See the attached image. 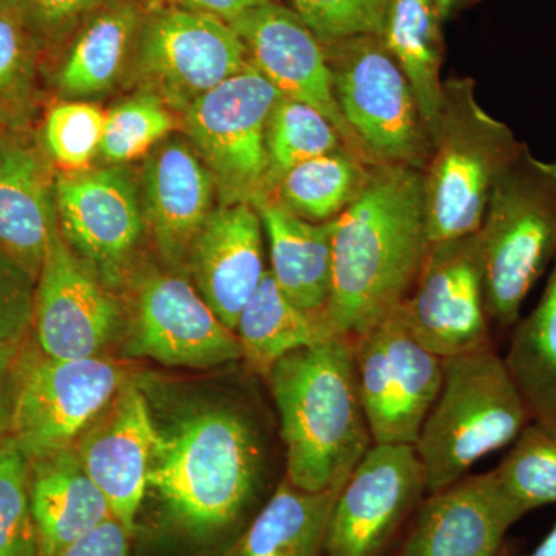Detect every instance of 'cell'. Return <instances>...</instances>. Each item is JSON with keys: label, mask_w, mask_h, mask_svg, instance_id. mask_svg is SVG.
<instances>
[{"label": "cell", "mask_w": 556, "mask_h": 556, "mask_svg": "<svg viewBox=\"0 0 556 556\" xmlns=\"http://www.w3.org/2000/svg\"><path fill=\"white\" fill-rule=\"evenodd\" d=\"M345 148L338 129L320 112L291 98H278L266 131L268 197L292 167Z\"/></svg>", "instance_id": "obj_31"}, {"label": "cell", "mask_w": 556, "mask_h": 556, "mask_svg": "<svg viewBox=\"0 0 556 556\" xmlns=\"http://www.w3.org/2000/svg\"><path fill=\"white\" fill-rule=\"evenodd\" d=\"M397 308L353 340L354 364L372 442L415 445L441 391L444 358L412 334Z\"/></svg>", "instance_id": "obj_10"}, {"label": "cell", "mask_w": 556, "mask_h": 556, "mask_svg": "<svg viewBox=\"0 0 556 556\" xmlns=\"http://www.w3.org/2000/svg\"><path fill=\"white\" fill-rule=\"evenodd\" d=\"M434 5H437V10L439 16H441L442 21L447 20V17L452 16L455 11L459 10L467 0H433Z\"/></svg>", "instance_id": "obj_44"}, {"label": "cell", "mask_w": 556, "mask_h": 556, "mask_svg": "<svg viewBox=\"0 0 556 556\" xmlns=\"http://www.w3.org/2000/svg\"><path fill=\"white\" fill-rule=\"evenodd\" d=\"M30 497L39 556L60 554L113 518L75 447L30 460Z\"/></svg>", "instance_id": "obj_23"}, {"label": "cell", "mask_w": 556, "mask_h": 556, "mask_svg": "<svg viewBox=\"0 0 556 556\" xmlns=\"http://www.w3.org/2000/svg\"><path fill=\"white\" fill-rule=\"evenodd\" d=\"M397 311L412 334L441 358L495 345L478 232L430 244L415 287Z\"/></svg>", "instance_id": "obj_13"}, {"label": "cell", "mask_w": 556, "mask_h": 556, "mask_svg": "<svg viewBox=\"0 0 556 556\" xmlns=\"http://www.w3.org/2000/svg\"><path fill=\"white\" fill-rule=\"evenodd\" d=\"M35 47L24 14L0 9V98L27 83Z\"/></svg>", "instance_id": "obj_39"}, {"label": "cell", "mask_w": 556, "mask_h": 556, "mask_svg": "<svg viewBox=\"0 0 556 556\" xmlns=\"http://www.w3.org/2000/svg\"><path fill=\"white\" fill-rule=\"evenodd\" d=\"M285 478L306 492L342 489L375 445L358 393L354 343L331 338L294 351L268 376Z\"/></svg>", "instance_id": "obj_3"}, {"label": "cell", "mask_w": 556, "mask_h": 556, "mask_svg": "<svg viewBox=\"0 0 556 556\" xmlns=\"http://www.w3.org/2000/svg\"><path fill=\"white\" fill-rule=\"evenodd\" d=\"M215 195L214 177L192 142L166 138L149 153L142 175V212L167 265H186L190 247L214 212Z\"/></svg>", "instance_id": "obj_20"}, {"label": "cell", "mask_w": 556, "mask_h": 556, "mask_svg": "<svg viewBox=\"0 0 556 556\" xmlns=\"http://www.w3.org/2000/svg\"><path fill=\"white\" fill-rule=\"evenodd\" d=\"M174 127L170 109L152 91L141 90L105 113L100 156L108 166H124L152 152Z\"/></svg>", "instance_id": "obj_33"}, {"label": "cell", "mask_w": 556, "mask_h": 556, "mask_svg": "<svg viewBox=\"0 0 556 556\" xmlns=\"http://www.w3.org/2000/svg\"><path fill=\"white\" fill-rule=\"evenodd\" d=\"M263 233L254 204H222L207 218L186 260L197 291L232 331L266 274Z\"/></svg>", "instance_id": "obj_21"}, {"label": "cell", "mask_w": 556, "mask_h": 556, "mask_svg": "<svg viewBox=\"0 0 556 556\" xmlns=\"http://www.w3.org/2000/svg\"><path fill=\"white\" fill-rule=\"evenodd\" d=\"M525 142L477 100L471 78H448L422 175L428 243L477 233L496 179Z\"/></svg>", "instance_id": "obj_5"}, {"label": "cell", "mask_w": 556, "mask_h": 556, "mask_svg": "<svg viewBox=\"0 0 556 556\" xmlns=\"http://www.w3.org/2000/svg\"><path fill=\"white\" fill-rule=\"evenodd\" d=\"M254 206L269 241L270 276L299 308L325 320L331 294L332 222H308L274 197Z\"/></svg>", "instance_id": "obj_24"}, {"label": "cell", "mask_w": 556, "mask_h": 556, "mask_svg": "<svg viewBox=\"0 0 556 556\" xmlns=\"http://www.w3.org/2000/svg\"><path fill=\"white\" fill-rule=\"evenodd\" d=\"M324 46L340 112L369 163L422 172L431 152L430 127L379 35L346 36Z\"/></svg>", "instance_id": "obj_7"}, {"label": "cell", "mask_w": 556, "mask_h": 556, "mask_svg": "<svg viewBox=\"0 0 556 556\" xmlns=\"http://www.w3.org/2000/svg\"><path fill=\"white\" fill-rule=\"evenodd\" d=\"M130 378L124 364L105 354L47 356L30 336L14 365L11 437L28 460L75 447Z\"/></svg>", "instance_id": "obj_8"}, {"label": "cell", "mask_w": 556, "mask_h": 556, "mask_svg": "<svg viewBox=\"0 0 556 556\" xmlns=\"http://www.w3.org/2000/svg\"><path fill=\"white\" fill-rule=\"evenodd\" d=\"M521 556H556V525L552 527L551 532L538 543L533 551Z\"/></svg>", "instance_id": "obj_43"}, {"label": "cell", "mask_w": 556, "mask_h": 556, "mask_svg": "<svg viewBox=\"0 0 556 556\" xmlns=\"http://www.w3.org/2000/svg\"><path fill=\"white\" fill-rule=\"evenodd\" d=\"M131 60L142 90L178 112L249 65L247 47L228 22L177 7L144 16Z\"/></svg>", "instance_id": "obj_11"}, {"label": "cell", "mask_w": 556, "mask_h": 556, "mask_svg": "<svg viewBox=\"0 0 556 556\" xmlns=\"http://www.w3.org/2000/svg\"><path fill=\"white\" fill-rule=\"evenodd\" d=\"M426 495L415 445H372L336 497L324 556L396 555Z\"/></svg>", "instance_id": "obj_12"}, {"label": "cell", "mask_w": 556, "mask_h": 556, "mask_svg": "<svg viewBox=\"0 0 556 556\" xmlns=\"http://www.w3.org/2000/svg\"><path fill=\"white\" fill-rule=\"evenodd\" d=\"M163 2H166L167 7L208 14L229 24L247 11L274 0H163Z\"/></svg>", "instance_id": "obj_41"}, {"label": "cell", "mask_w": 556, "mask_h": 556, "mask_svg": "<svg viewBox=\"0 0 556 556\" xmlns=\"http://www.w3.org/2000/svg\"><path fill=\"white\" fill-rule=\"evenodd\" d=\"M159 431L149 490L167 525L197 544L239 540L266 503L268 448L257 417L217 402Z\"/></svg>", "instance_id": "obj_1"}, {"label": "cell", "mask_w": 556, "mask_h": 556, "mask_svg": "<svg viewBox=\"0 0 556 556\" xmlns=\"http://www.w3.org/2000/svg\"><path fill=\"white\" fill-rule=\"evenodd\" d=\"M340 490L306 492L283 477L229 556H324L329 517Z\"/></svg>", "instance_id": "obj_26"}, {"label": "cell", "mask_w": 556, "mask_h": 556, "mask_svg": "<svg viewBox=\"0 0 556 556\" xmlns=\"http://www.w3.org/2000/svg\"><path fill=\"white\" fill-rule=\"evenodd\" d=\"M108 2L109 0H28L24 20L36 42L53 47Z\"/></svg>", "instance_id": "obj_38"}, {"label": "cell", "mask_w": 556, "mask_h": 556, "mask_svg": "<svg viewBox=\"0 0 556 556\" xmlns=\"http://www.w3.org/2000/svg\"><path fill=\"white\" fill-rule=\"evenodd\" d=\"M20 348L0 350V439L11 434L14 408V365Z\"/></svg>", "instance_id": "obj_42"}, {"label": "cell", "mask_w": 556, "mask_h": 556, "mask_svg": "<svg viewBox=\"0 0 556 556\" xmlns=\"http://www.w3.org/2000/svg\"><path fill=\"white\" fill-rule=\"evenodd\" d=\"M525 515L495 468L467 475L424 496L394 556H496Z\"/></svg>", "instance_id": "obj_18"}, {"label": "cell", "mask_w": 556, "mask_h": 556, "mask_svg": "<svg viewBox=\"0 0 556 556\" xmlns=\"http://www.w3.org/2000/svg\"><path fill=\"white\" fill-rule=\"evenodd\" d=\"M142 20L131 0H109L87 17L54 75L62 97L86 101L109 93L134 58Z\"/></svg>", "instance_id": "obj_25"}, {"label": "cell", "mask_w": 556, "mask_h": 556, "mask_svg": "<svg viewBox=\"0 0 556 556\" xmlns=\"http://www.w3.org/2000/svg\"><path fill=\"white\" fill-rule=\"evenodd\" d=\"M124 354L193 369L243 358L236 331L208 308L188 278L177 274H153L139 285Z\"/></svg>", "instance_id": "obj_16"}, {"label": "cell", "mask_w": 556, "mask_h": 556, "mask_svg": "<svg viewBox=\"0 0 556 556\" xmlns=\"http://www.w3.org/2000/svg\"><path fill=\"white\" fill-rule=\"evenodd\" d=\"M104 124L105 112L93 102H58L43 121V150L64 172L89 169L100 155Z\"/></svg>", "instance_id": "obj_35"}, {"label": "cell", "mask_w": 556, "mask_h": 556, "mask_svg": "<svg viewBox=\"0 0 556 556\" xmlns=\"http://www.w3.org/2000/svg\"><path fill=\"white\" fill-rule=\"evenodd\" d=\"M533 417L496 345L444 358V379L415 448L427 493L470 475L517 441Z\"/></svg>", "instance_id": "obj_4"}, {"label": "cell", "mask_w": 556, "mask_h": 556, "mask_svg": "<svg viewBox=\"0 0 556 556\" xmlns=\"http://www.w3.org/2000/svg\"><path fill=\"white\" fill-rule=\"evenodd\" d=\"M441 16L433 0H387L379 38L407 76L431 134L441 108Z\"/></svg>", "instance_id": "obj_28"}, {"label": "cell", "mask_w": 556, "mask_h": 556, "mask_svg": "<svg viewBox=\"0 0 556 556\" xmlns=\"http://www.w3.org/2000/svg\"><path fill=\"white\" fill-rule=\"evenodd\" d=\"M28 0H0V9L17 11L24 14Z\"/></svg>", "instance_id": "obj_45"}, {"label": "cell", "mask_w": 556, "mask_h": 556, "mask_svg": "<svg viewBox=\"0 0 556 556\" xmlns=\"http://www.w3.org/2000/svg\"><path fill=\"white\" fill-rule=\"evenodd\" d=\"M504 362L533 420L556 422V260L535 309L515 325Z\"/></svg>", "instance_id": "obj_29"}, {"label": "cell", "mask_w": 556, "mask_h": 556, "mask_svg": "<svg viewBox=\"0 0 556 556\" xmlns=\"http://www.w3.org/2000/svg\"><path fill=\"white\" fill-rule=\"evenodd\" d=\"M36 280L0 251V350L20 348L31 336Z\"/></svg>", "instance_id": "obj_37"}, {"label": "cell", "mask_w": 556, "mask_h": 556, "mask_svg": "<svg viewBox=\"0 0 556 556\" xmlns=\"http://www.w3.org/2000/svg\"><path fill=\"white\" fill-rule=\"evenodd\" d=\"M0 556H39L30 460L11 434L0 439Z\"/></svg>", "instance_id": "obj_34"}, {"label": "cell", "mask_w": 556, "mask_h": 556, "mask_svg": "<svg viewBox=\"0 0 556 556\" xmlns=\"http://www.w3.org/2000/svg\"><path fill=\"white\" fill-rule=\"evenodd\" d=\"M58 229L54 181L30 142L0 139V251L38 280Z\"/></svg>", "instance_id": "obj_22"}, {"label": "cell", "mask_w": 556, "mask_h": 556, "mask_svg": "<svg viewBox=\"0 0 556 556\" xmlns=\"http://www.w3.org/2000/svg\"><path fill=\"white\" fill-rule=\"evenodd\" d=\"M490 321L510 328L556 260V161L522 144L496 179L478 230Z\"/></svg>", "instance_id": "obj_6"}, {"label": "cell", "mask_w": 556, "mask_h": 556, "mask_svg": "<svg viewBox=\"0 0 556 556\" xmlns=\"http://www.w3.org/2000/svg\"><path fill=\"white\" fill-rule=\"evenodd\" d=\"M62 239L51 237L36 280L31 339L47 356H102L123 328L118 300Z\"/></svg>", "instance_id": "obj_15"}, {"label": "cell", "mask_w": 556, "mask_h": 556, "mask_svg": "<svg viewBox=\"0 0 556 556\" xmlns=\"http://www.w3.org/2000/svg\"><path fill=\"white\" fill-rule=\"evenodd\" d=\"M495 470L526 514L556 503V422L532 420Z\"/></svg>", "instance_id": "obj_32"}, {"label": "cell", "mask_w": 556, "mask_h": 556, "mask_svg": "<svg viewBox=\"0 0 556 556\" xmlns=\"http://www.w3.org/2000/svg\"><path fill=\"white\" fill-rule=\"evenodd\" d=\"M130 538L115 518H109L89 535L53 556H130Z\"/></svg>", "instance_id": "obj_40"}, {"label": "cell", "mask_w": 556, "mask_h": 556, "mask_svg": "<svg viewBox=\"0 0 556 556\" xmlns=\"http://www.w3.org/2000/svg\"><path fill=\"white\" fill-rule=\"evenodd\" d=\"M159 433L148 397L130 378L75 444L80 463L108 500L113 518L130 536L149 490Z\"/></svg>", "instance_id": "obj_19"}, {"label": "cell", "mask_w": 556, "mask_h": 556, "mask_svg": "<svg viewBox=\"0 0 556 556\" xmlns=\"http://www.w3.org/2000/svg\"><path fill=\"white\" fill-rule=\"evenodd\" d=\"M243 361L266 378L280 358L334 338L324 318L299 308L266 270L236 327Z\"/></svg>", "instance_id": "obj_27"}, {"label": "cell", "mask_w": 556, "mask_h": 556, "mask_svg": "<svg viewBox=\"0 0 556 556\" xmlns=\"http://www.w3.org/2000/svg\"><path fill=\"white\" fill-rule=\"evenodd\" d=\"M280 93L254 65L189 105L185 130L214 177L222 204L268 197L266 131Z\"/></svg>", "instance_id": "obj_9"}, {"label": "cell", "mask_w": 556, "mask_h": 556, "mask_svg": "<svg viewBox=\"0 0 556 556\" xmlns=\"http://www.w3.org/2000/svg\"><path fill=\"white\" fill-rule=\"evenodd\" d=\"M229 25L247 47L249 62L281 97L316 109L338 129L345 148L371 164L340 112L324 42L298 11L268 2Z\"/></svg>", "instance_id": "obj_17"}, {"label": "cell", "mask_w": 556, "mask_h": 556, "mask_svg": "<svg viewBox=\"0 0 556 556\" xmlns=\"http://www.w3.org/2000/svg\"><path fill=\"white\" fill-rule=\"evenodd\" d=\"M292 9L321 42L346 36L379 35L387 0H291Z\"/></svg>", "instance_id": "obj_36"}, {"label": "cell", "mask_w": 556, "mask_h": 556, "mask_svg": "<svg viewBox=\"0 0 556 556\" xmlns=\"http://www.w3.org/2000/svg\"><path fill=\"white\" fill-rule=\"evenodd\" d=\"M372 167L340 148L292 167L273 197L308 222H332L367 188Z\"/></svg>", "instance_id": "obj_30"}, {"label": "cell", "mask_w": 556, "mask_h": 556, "mask_svg": "<svg viewBox=\"0 0 556 556\" xmlns=\"http://www.w3.org/2000/svg\"><path fill=\"white\" fill-rule=\"evenodd\" d=\"M54 204L62 239L109 288L118 287L146 229L129 169L62 172L54 179Z\"/></svg>", "instance_id": "obj_14"}, {"label": "cell", "mask_w": 556, "mask_h": 556, "mask_svg": "<svg viewBox=\"0 0 556 556\" xmlns=\"http://www.w3.org/2000/svg\"><path fill=\"white\" fill-rule=\"evenodd\" d=\"M428 247L422 175L375 166L367 188L332 219V278L325 324L354 340L408 298Z\"/></svg>", "instance_id": "obj_2"}]
</instances>
